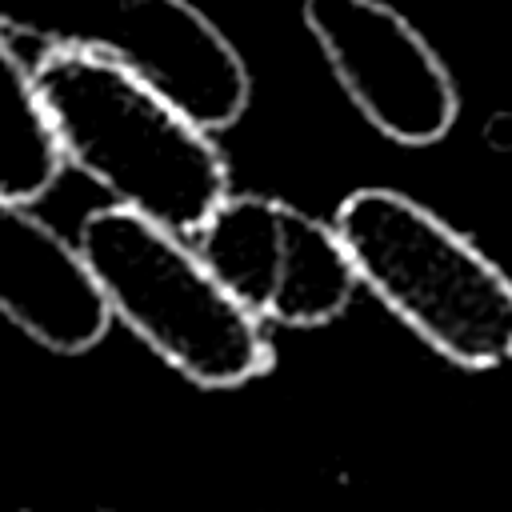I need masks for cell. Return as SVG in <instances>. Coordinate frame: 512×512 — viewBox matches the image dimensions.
<instances>
[{
	"label": "cell",
	"mask_w": 512,
	"mask_h": 512,
	"mask_svg": "<svg viewBox=\"0 0 512 512\" xmlns=\"http://www.w3.org/2000/svg\"><path fill=\"white\" fill-rule=\"evenodd\" d=\"M32 80L64 164L116 204L192 236L228 196V164L212 132L124 64L48 48Z\"/></svg>",
	"instance_id": "cell-1"
},
{
	"label": "cell",
	"mask_w": 512,
	"mask_h": 512,
	"mask_svg": "<svg viewBox=\"0 0 512 512\" xmlns=\"http://www.w3.org/2000/svg\"><path fill=\"white\" fill-rule=\"evenodd\" d=\"M76 244L112 316L196 388H244L272 372L276 348L264 320L220 284L200 248H188L180 232L108 204L84 216Z\"/></svg>",
	"instance_id": "cell-2"
},
{
	"label": "cell",
	"mask_w": 512,
	"mask_h": 512,
	"mask_svg": "<svg viewBox=\"0 0 512 512\" xmlns=\"http://www.w3.org/2000/svg\"><path fill=\"white\" fill-rule=\"evenodd\" d=\"M360 284L460 368L512 360V276L464 232L396 188H356L336 208Z\"/></svg>",
	"instance_id": "cell-3"
},
{
	"label": "cell",
	"mask_w": 512,
	"mask_h": 512,
	"mask_svg": "<svg viewBox=\"0 0 512 512\" xmlns=\"http://www.w3.org/2000/svg\"><path fill=\"white\" fill-rule=\"evenodd\" d=\"M0 28L116 60L208 132L252 104L244 56L192 0H0Z\"/></svg>",
	"instance_id": "cell-4"
},
{
	"label": "cell",
	"mask_w": 512,
	"mask_h": 512,
	"mask_svg": "<svg viewBox=\"0 0 512 512\" xmlns=\"http://www.w3.org/2000/svg\"><path fill=\"white\" fill-rule=\"evenodd\" d=\"M196 248L248 312L284 328L332 324L360 288L336 220L324 224L276 196L228 192L196 232Z\"/></svg>",
	"instance_id": "cell-5"
},
{
	"label": "cell",
	"mask_w": 512,
	"mask_h": 512,
	"mask_svg": "<svg viewBox=\"0 0 512 512\" xmlns=\"http://www.w3.org/2000/svg\"><path fill=\"white\" fill-rule=\"evenodd\" d=\"M304 28L352 108L388 140L428 148L460 116V92L440 52L384 0H304Z\"/></svg>",
	"instance_id": "cell-6"
},
{
	"label": "cell",
	"mask_w": 512,
	"mask_h": 512,
	"mask_svg": "<svg viewBox=\"0 0 512 512\" xmlns=\"http://www.w3.org/2000/svg\"><path fill=\"white\" fill-rule=\"evenodd\" d=\"M0 312L56 356L96 348L116 320L84 248L12 196H0Z\"/></svg>",
	"instance_id": "cell-7"
},
{
	"label": "cell",
	"mask_w": 512,
	"mask_h": 512,
	"mask_svg": "<svg viewBox=\"0 0 512 512\" xmlns=\"http://www.w3.org/2000/svg\"><path fill=\"white\" fill-rule=\"evenodd\" d=\"M64 168L32 72L16 60L0 28V196L40 200Z\"/></svg>",
	"instance_id": "cell-8"
}]
</instances>
